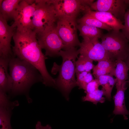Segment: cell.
I'll use <instances>...</instances> for the list:
<instances>
[{
  "instance_id": "cell-1",
  "label": "cell",
  "mask_w": 129,
  "mask_h": 129,
  "mask_svg": "<svg viewBox=\"0 0 129 129\" xmlns=\"http://www.w3.org/2000/svg\"><path fill=\"white\" fill-rule=\"evenodd\" d=\"M36 34L31 29L16 28L13 37L14 45L12 49L14 56L33 65L41 75L43 83L46 86L54 87L55 79L47 70L45 60L47 58L42 52Z\"/></svg>"
},
{
  "instance_id": "cell-2",
  "label": "cell",
  "mask_w": 129,
  "mask_h": 129,
  "mask_svg": "<svg viewBox=\"0 0 129 129\" xmlns=\"http://www.w3.org/2000/svg\"><path fill=\"white\" fill-rule=\"evenodd\" d=\"M8 68L12 79L10 96L27 94L33 84L43 82L42 76L38 70L25 60L14 56L10 59Z\"/></svg>"
},
{
  "instance_id": "cell-3",
  "label": "cell",
  "mask_w": 129,
  "mask_h": 129,
  "mask_svg": "<svg viewBox=\"0 0 129 129\" xmlns=\"http://www.w3.org/2000/svg\"><path fill=\"white\" fill-rule=\"evenodd\" d=\"M79 54V50L76 47L61 50L59 54V56L62 58V62L59 66V75L55 79V88L60 91L67 101L72 89L77 86L75 74L76 59Z\"/></svg>"
},
{
  "instance_id": "cell-4",
  "label": "cell",
  "mask_w": 129,
  "mask_h": 129,
  "mask_svg": "<svg viewBox=\"0 0 129 129\" xmlns=\"http://www.w3.org/2000/svg\"><path fill=\"white\" fill-rule=\"evenodd\" d=\"M100 38L111 59L125 60L129 54V42L122 32L112 30L103 34Z\"/></svg>"
},
{
  "instance_id": "cell-5",
  "label": "cell",
  "mask_w": 129,
  "mask_h": 129,
  "mask_svg": "<svg viewBox=\"0 0 129 129\" xmlns=\"http://www.w3.org/2000/svg\"><path fill=\"white\" fill-rule=\"evenodd\" d=\"M35 2L32 25L33 30L37 34L56 24L58 17L53 5L49 0H37Z\"/></svg>"
},
{
  "instance_id": "cell-6",
  "label": "cell",
  "mask_w": 129,
  "mask_h": 129,
  "mask_svg": "<svg viewBox=\"0 0 129 129\" xmlns=\"http://www.w3.org/2000/svg\"><path fill=\"white\" fill-rule=\"evenodd\" d=\"M77 20L70 17H59L57 21L56 30L65 47L64 50L80 45L77 34Z\"/></svg>"
},
{
  "instance_id": "cell-7",
  "label": "cell",
  "mask_w": 129,
  "mask_h": 129,
  "mask_svg": "<svg viewBox=\"0 0 129 129\" xmlns=\"http://www.w3.org/2000/svg\"><path fill=\"white\" fill-rule=\"evenodd\" d=\"M56 24L47 27L36 34L39 45L45 50V55L51 57L59 56V53L65 47L57 32Z\"/></svg>"
},
{
  "instance_id": "cell-8",
  "label": "cell",
  "mask_w": 129,
  "mask_h": 129,
  "mask_svg": "<svg viewBox=\"0 0 129 129\" xmlns=\"http://www.w3.org/2000/svg\"><path fill=\"white\" fill-rule=\"evenodd\" d=\"M58 18L76 19L81 12L83 13L87 6H90L93 0H51Z\"/></svg>"
},
{
  "instance_id": "cell-9",
  "label": "cell",
  "mask_w": 129,
  "mask_h": 129,
  "mask_svg": "<svg viewBox=\"0 0 129 129\" xmlns=\"http://www.w3.org/2000/svg\"><path fill=\"white\" fill-rule=\"evenodd\" d=\"M78 49L79 54L96 61L110 59L98 38H83Z\"/></svg>"
},
{
  "instance_id": "cell-10",
  "label": "cell",
  "mask_w": 129,
  "mask_h": 129,
  "mask_svg": "<svg viewBox=\"0 0 129 129\" xmlns=\"http://www.w3.org/2000/svg\"><path fill=\"white\" fill-rule=\"evenodd\" d=\"M129 6L126 0H97L91 5V9L111 13L122 21Z\"/></svg>"
},
{
  "instance_id": "cell-11",
  "label": "cell",
  "mask_w": 129,
  "mask_h": 129,
  "mask_svg": "<svg viewBox=\"0 0 129 129\" xmlns=\"http://www.w3.org/2000/svg\"><path fill=\"white\" fill-rule=\"evenodd\" d=\"M36 5L35 2L30 4L26 0H21L16 10L13 26L18 29L33 30L32 19Z\"/></svg>"
},
{
  "instance_id": "cell-12",
  "label": "cell",
  "mask_w": 129,
  "mask_h": 129,
  "mask_svg": "<svg viewBox=\"0 0 129 129\" xmlns=\"http://www.w3.org/2000/svg\"><path fill=\"white\" fill-rule=\"evenodd\" d=\"M7 22L0 15V58L10 59L14 56L11 42L16 28Z\"/></svg>"
},
{
  "instance_id": "cell-13",
  "label": "cell",
  "mask_w": 129,
  "mask_h": 129,
  "mask_svg": "<svg viewBox=\"0 0 129 129\" xmlns=\"http://www.w3.org/2000/svg\"><path fill=\"white\" fill-rule=\"evenodd\" d=\"M83 13L97 19L110 27L113 30L119 31L124 27L122 21L109 13L92 11L91 9L89 6H87Z\"/></svg>"
},
{
  "instance_id": "cell-14",
  "label": "cell",
  "mask_w": 129,
  "mask_h": 129,
  "mask_svg": "<svg viewBox=\"0 0 129 129\" xmlns=\"http://www.w3.org/2000/svg\"><path fill=\"white\" fill-rule=\"evenodd\" d=\"M127 83L126 81L120 86L116 87L117 92L113 97L114 103L113 113L115 115H123L125 120L128 119L127 115H129V112L126 108L125 102L124 93L127 88Z\"/></svg>"
},
{
  "instance_id": "cell-15",
  "label": "cell",
  "mask_w": 129,
  "mask_h": 129,
  "mask_svg": "<svg viewBox=\"0 0 129 129\" xmlns=\"http://www.w3.org/2000/svg\"><path fill=\"white\" fill-rule=\"evenodd\" d=\"M10 59L0 58V91L9 93L12 86V78L8 72Z\"/></svg>"
},
{
  "instance_id": "cell-16",
  "label": "cell",
  "mask_w": 129,
  "mask_h": 129,
  "mask_svg": "<svg viewBox=\"0 0 129 129\" xmlns=\"http://www.w3.org/2000/svg\"><path fill=\"white\" fill-rule=\"evenodd\" d=\"M116 61L111 59H103L98 62L93 69V74L95 78L102 75L114 76Z\"/></svg>"
},
{
  "instance_id": "cell-17",
  "label": "cell",
  "mask_w": 129,
  "mask_h": 129,
  "mask_svg": "<svg viewBox=\"0 0 129 129\" xmlns=\"http://www.w3.org/2000/svg\"><path fill=\"white\" fill-rule=\"evenodd\" d=\"M20 0H0V15L7 21L14 19Z\"/></svg>"
},
{
  "instance_id": "cell-18",
  "label": "cell",
  "mask_w": 129,
  "mask_h": 129,
  "mask_svg": "<svg viewBox=\"0 0 129 129\" xmlns=\"http://www.w3.org/2000/svg\"><path fill=\"white\" fill-rule=\"evenodd\" d=\"M78 24L77 28L79 32V35L83 38L99 39L101 38L103 34L101 29L85 24Z\"/></svg>"
},
{
  "instance_id": "cell-19",
  "label": "cell",
  "mask_w": 129,
  "mask_h": 129,
  "mask_svg": "<svg viewBox=\"0 0 129 129\" xmlns=\"http://www.w3.org/2000/svg\"><path fill=\"white\" fill-rule=\"evenodd\" d=\"M116 67L114 76L116 80V87L121 86L128 79V71L129 68L124 61L118 60H116Z\"/></svg>"
},
{
  "instance_id": "cell-20",
  "label": "cell",
  "mask_w": 129,
  "mask_h": 129,
  "mask_svg": "<svg viewBox=\"0 0 129 129\" xmlns=\"http://www.w3.org/2000/svg\"><path fill=\"white\" fill-rule=\"evenodd\" d=\"M96 79H98L100 85L102 87V90L103 92L104 96L108 100L110 101L112 90L116 83V79L110 75L101 76Z\"/></svg>"
},
{
  "instance_id": "cell-21",
  "label": "cell",
  "mask_w": 129,
  "mask_h": 129,
  "mask_svg": "<svg viewBox=\"0 0 129 129\" xmlns=\"http://www.w3.org/2000/svg\"><path fill=\"white\" fill-rule=\"evenodd\" d=\"M77 23L87 24L101 29L106 30L108 32L113 30L110 27L87 14H84L81 17L77 19Z\"/></svg>"
},
{
  "instance_id": "cell-22",
  "label": "cell",
  "mask_w": 129,
  "mask_h": 129,
  "mask_svg": "<svg viewBox=\"0 0 129 129\" xmlns=\"http://www.w3.org/2000/svg\"><path fill=\"white\" fill-rule=\"evenodd\" d=\"M93 61L92 60L87 57L80 55L76 62V73L91 71L95 66Z\"/></svg>"
},
{
  "instance_id": "cell-23",
  "label": "cell",
  "mask_w": 129,
  "mask_h": 129,
  "mask_svg": "<svg viewBox=\"0 0 129 129\" xmlns=\"http://www.w3.org/2000/svg\"><path fill=\"white\" fill-rule=\"evenodd\" d=\"M77 86L79 89L85 90L88 84L94 79L91 71H83L75 73Z\"/></svg>"
},
{
  "instance_id": "cell-24",
  "label": "cell",
  "mask_w": 129,
  "mask_h": 129,
  "mask_svg": "<svg viewBox=\"0 0 129 129\" xmlns=\"http://www.w3.org/2000/svg\"><path fill=\"white\" fill-rule=\"evenodd\" d=\"M12 110L0 108V129H12L10 122Z\"/></svg>"
},
{
  "instance_id": "cell-25",
  "label": "cell",
  "mask_w": 129,
  "mask_h": 129,
  "mask_svg": "<svg viewBox=\"0 0 129 129\" xmlns=\"http://www.w3.org/2000/svg\"><path fill=\"white\" fill-rule=\"evenodd\" d=\"M85 96L82 97L83 102L89 101L96 105L99 102L103 103L105 101V98L103 97L104 92L102 90H98L93 92L87 93Z\"/></svg>"
},
{
  "instance_id": "cell-26",
  "label": "cell",
  "mask_w": 129,
  "mask_h": 129,
  "mask_svg": "<svg viewBox=\"0 0 129 129\" xmlns=\"http://www.w3.org/2000/svg\"><path fill=\"white\" fill-rule=\"evenodd\" d=\"M19 105L18 101H11L6 93L0 91V108L12 110Z\"/></svg>"
},
{
  "instance_id": "cell-27",
  "label": "cell",
  "mask_w": 129,
  "mask_h": 129,
  "mask_svg": "<svg viewBox=\"0 0 129 129\" xmlns=\"http://www.w3.org/2000/svg\"><path fill=\"white\" fill-rule=\"evenodd\" d=\"M129 6V0L128 1ZM124 27L122 30V32L129 42V8L127 10L124 16Z\"/></svg>"
},
{
  "instance_id": "cell-28",
  "label": "cell",
  "mask_w": 129,
  "mask_h": 129,
  "mask_svg": "<svg viewBox=\"0 0 129 129\" xmlns=\"http://www.w3.org/2000/svg\"><path fill=\"white\" fill-rule=\"evenodd\" d=\"M100 86V83L98 79L96 78L93 79L87 85L85 90V92L86 93H91L98 90Z\"/></svg>"
},
{
  "instance_id": "cell-29",
  "label": "cell",
  "mask_w": 129,
  "mask_h": 129,
  "mask_svg": "<svg viewBox=\"0 0 129 129\" xmlns=\"http://www.w3.org/2000/svg\"><path fill=\"white\" fill-rule=\"evenodd\" d=\"M36 129H51L52 128L49 124L46 125L45 126H43L42 125L41 122L38 121L35 126Z\"/></svg>"
},
{
  "instance_id": "cell-30",
  "label": "cell",
  "mask_w": 129,
  "mask_h": 129,
  "mask_svg": "<svg viewBox=\"0 0 129 129\" xmlns=\"http://www.w3.org/2000/svg\"><path fill=\"white\" fill-rule=\"evenodd\" d=\"M124 61L126 63L129 68V54ZM127 82H128L129 83V80L127 81Z\"/></svg>"
}]
</instances>
